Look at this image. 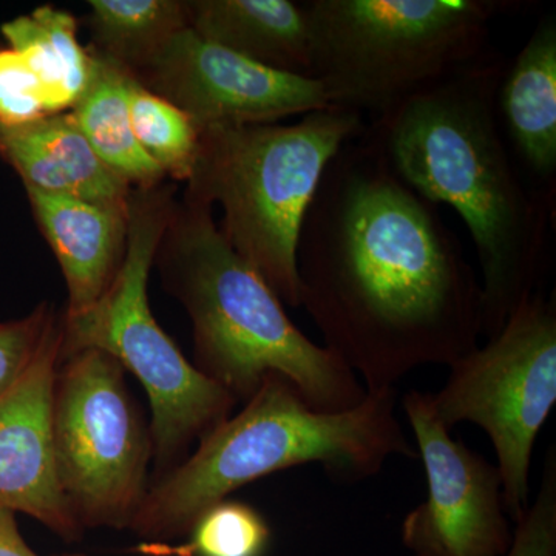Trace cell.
<instances>
[{
	"label": "cell",
	"mask_w": 556,
	"mask_h": 556,
	"mask_svg": "<svg viewBox=\"0 0 556 556\" xmlns=\"http://www.w3.org/2000/svg\"><path fill=\"white\" fill-rule=\"evenodd\" d=\"M298 274L300 306L367 391L479 345L481 281L437 204L402 181L367 127L318 185Z\"/></svg>",
	"instance_id": "1"
},
{
	"label": "cell",
	"mask_w": 556,
	"mask_h": 556,
	"mask_svg": "<svg viewBox=\"0 0 556 556\" xmlns=\"http://www.w3.org/2000/svg\"><path fill=\"white\" fill-rule=\"evenodd\" d=\"M507 62L479 60L367 123L402 181L464 219L481 265L482 336L493 338L540 288L555 199L527 188L497 121Z\"/></svg>",
	"instance_id": "2"
},
{
	"label": "cell",
	"mask_w": 556,
	"mask_h": 556,
	"mask_svg": "<svg viewBox=\"0 0 556 556\" xmlns=\"http://www.w3.org/2000/svg\"><path fill=\"white\" fill-rule=\"evenodd\" d=\"M396 388L367 391L343 412H318L287 379L269 376L179 466L149 486L130 530L148 544L188 536L201 514L241 486L317 464L332 481L356 484L391 457L416 459L396 415Z\"/></svg>",
	"instance_id": "3"
},
{
	"label": "cell",
	"mask_w": 556,
	"mask_h": 556,
	"mask_svg": "<svg viewBox=\"0 0 556 556\" xmlns=\"http://www.w3.org/2000/svg\"><path fill=\"white\" fill-rule=\"evenodd\" d=\"M155 262L192 321L195 367L237 402L269 376L287 379L318 412H343L367 397L334 353L292 324L276 292L219 232L211 207L175 204Z\"/></svg>",
	"instance_id": "4"
},
{
	"label": "cell",
	"mask_w": 556,
	"mask_h": 556,
	"mask_svg": "<svg viewBox=\"0 0 556 556\" xmlns=\"http://www.w3.org/2000/svg\"><path fill=\"white\" fill-rule=\"evenodd\" d=\"M365 127L364 116L329 105L292 124L200 131L185 201L222 207L219 232L283 305L300 306L298 244L311 201L329 163Z\"/></svg>",
	"instance_id": "5"
},
{
	"label": "cell",
	"mask_w": 556,
	"mask_h": 556,
	"mask_svg": "<svg viewBox=\"0 0 556 556\" xmlns=\"http://www.w3.org/2000/svg\"><path fill=\"white\" fill-rule=\"evenodd\" d=\"M511 0H313L311 79L329 105L375 121L479 60Z\"/></svg>",
	"instance_id": "6"
},
{
	"label": "cell",
	"mask_w": 556,
	"mask_h": 556,
	"mask_svg": "<svg viewBox=\"0 0 556 556\" xmlns=\"http://www.w3.org/2000/svg\"><path fill=\"white\" fill-rule=\"evenodd\" d=\"M174 208L169 189L161 185L134 189L126 257L118 276L86 313L62 317V356L87 348L104 351L144 388L152 412L155 479L179 466L189 450L232 416L239 404L190 364L150 309V269Z\"/></svg>",
	"instance_id": "7"
},
{
	"label": "cell",
	"mask_w": 556,
	"mask_h": 556,
	"mask_svg": "<svg viewBox=\"0 0 556 556\" xmlns=\"http://www.w3.org/2000/svg\"><path fill=\"white\" fill-rule=\"evenodd\" d=\"M51 437L61 495L80 529L130 530L152 484V438L115 358L91 348L61 354Z\"/></svg>",
	"instance_id": "8"
},
{
	"label": "cell",
	"mask_w": 556,
	"mask_h": 556,
	"mask_svg": "<svg viewBox=\"0 0 556 556\" xmlns=\"http://www.w3.org/2000/svg\"><path fill=\"white\" fill-rule=\"evenodd\" d=\"M448 368L447 382L431 393L434 415L450 430L475 424L492 441L515 526L530 506L533 450L556 404L554 295H530L485 345Z\"/></svg>",
	"instance_id": "9"
},
{
	"label": "cell",
	"mask_w": 556,
	"mask_h": 556,
	"mask_svg": "<svg viewBox=\"0 0 556 556\" xmlns=\"http://www.w3.org/2000/svg\"><path fill=\"white\" fill-rule=\"evenodd\" d=\"M405 416L426 470L427 496L402 522L409 556H503L514 540L503 481L434 415L431 393L405 394Z\"/></svg>",
	"instance_id": "10"
},
{
	"label": "cell",
	"mask_w": 556,
	"mask_h": 556,
	"mask_svg": "<svg viewBox=\"0 0 556 556\" xmlns=\"http://www.w3.org/2000/svg\"><path fill=\"white\" fill-rule=\"evenodd\" d=\"M134 76L185 112L200 131L276 124L329 108L317 80L265 67L200 38L189 27Z\"/></svg>",
	"instance_id": "11"
},
{
	"label": "cell",
	"mask_w": 556,
	"mask_h": 556,
	"mask_svg": "<svg viewBox=\"0 0 556 556\" xmlns=\"http://www.w3.org/2000/svg\"><path fill=\"white\" fill-rule=\"evenodd\" d=\"M62 342L60 317L30 369L0 399V507L28 515L61 540L76 543L84 530L61 495L51 437V393Z\"/></svg>",
	"instance_id": "12"
},
{
	"label": "cell",
	"mask_w": 556,
	"mask_h": 556,
	"mask_svg": "<svg viewBox=\"0 0 556 556\" xmlns=\"http://www.w3.org/2000/svg\"><path fill=\"white\" fill-rule=\"evenodd\" d=\"M27 190L39 228L64 274V317L86 313L112 287L126 257L129 208Z\"/></svg>",
	"instance_id": "13"
},
{
	"label": "cell",
	"mask_w": 556,
	"mask_h": 556,
	"mask_svg": "<svg viewBox=\"0 0 556 556\" xmlns=\"http://www.w3.org/2000/svg\"><path fill=\"white\" fill-rule=\"evenodd\" d=\"M0 159L25 189L129 208L134 188L102 163L70 112L21 126L0 124Z\"/></svg>",
	"instance_id": "14"
},
{
	"label": "cell",
	"mask_w": 556,
	"mask_h": 556,
	"mask_svg": "<svg viewBox=\"0 0 556 556\" xmlns=\"http://www.w3.org/2000/svg\"><path fill=\"white\" fill-rule=\"evenodd\" d=\"M508 135L540 190L555 199L556 17H543L497 89Z\"/></svg>",
	"instance_id": "15"
},
{
	"label": "cell",
	"mask_w": 556,
	"mask_h": 556,
	"mask_svg": "<svg viewBox=\"0 0 556 556\" xmlns=\"http://www.w3.org/2000/svg\"><path fill=\"white\" fill-rule=\"evenodd\" d=\"M189 28L240 56L311 78L308 24L303 5L289 0H192Z\"/></svg>",
	"instance_id": "16"
},
{
	"label": "cell",
	"mask_w": 556,
	"mask_h": 556,
	"mask_svg": "<svg viewBox=\"0 0 556 556\" xmlns=\"http://www.w3.org/2000/svg\"><path fill=\"white\" fill-rule=\"evenodd\" d=\"M93 54L89 86L70 113L102 163L134 189L160 186L164 172L139 148L130 123L131 73Z\"/></svg>",
	"instance_id": "17"
},
{
	"label": "cell",
	"mask_w": 556,
	"mask_h": 556,
	"mask_svg": "<svg viewBox=\"0 0 556 556\" xmlns=\"http://www.w3.org/2000/svg\"><path fill=\"white\" fill-rule=\"evenodd\" d=\"M2 35L38 76L47 113L72 110L93 70V54L80 46L75 17L54 7H40L3 24Z\"/></svg>",
	"instance_id": "18"
},
{
	"label": "cell",
	"mask_w": 556,
	"mask_h": 556,
	"mask_svg": "<svg viewBox=\"0 0 556 556\" xmlns=\"http://www.w3.org/2000/svg\"><path fill=\"white\" fill-rule=\"evenodd\" d=\"M89 5L94 51L131 75L189 27L186 2L178 0H90Z\"/></svg>",
	"instance_id": "19"
},
{
	"label": "cell",
	"mask_w": 556,
	"mask_h": 556,
	"mask_svg": "<svg viewBox=\"0 0 556 556\" xmlns=\"http://www.w3.org/2000/svg\"><path fill=\"white\" fill-rule=\"evenodd\" d=\"M131 129L164 175L188 181L199 152L200 130L192 119L169 101L159 97L131 75L129 84Z\"/></svg>",
	"instance_id": "20"
},
{
	"label": "cell",
	"mask_w": 556,
	"mask_h": 556,
	"mask_svg": "<svg viewBox=\"0 0 556 556\" xmlns=\"http://www.w3.org/2000/svg\"><path fill=\"white\" fill-rule=\"evenodd\" d=\"M188 536L189 543L179 547H146L175 556H263L269 546L270 529L257 508L228 497L201 514Z\"/></svg>",
	"instance_id": "21"
},
{
	"label": "cell",
	"mask_w": 556,
	"mask_h": 556,
	"mask_svg": "<svg viewBox=\"0 0 556 556\" xmlns=\"http://www.w3.org/2000/svg\"><path fill=\"white\" fill-rule=\"evenodd\" d=\"M58 318L54 306L40 303L28 316L0 324V399L30 369Z\"/></svg>",
	"instance_id": "22"
},
{
	"label": "cell",
	"mask_w": 556,
	"mask_h": 556,
	"mask_svg": "<svg viewBox=\"0 0 556 556\" xmlns=\"http://www.w3.org/2000/svg\"><path fill=\"white\" fill-rule=\"evenodd\" d=\"M503 556H556V450L548 448L543 479L533 503L514 529Z\"/></svg>",
	"instance_id": "23"
},
{
	"label": "cell",
	"mask_w": 556,
	"mask_h": 556,
	"mask_svg": "<svg viewBox=\"0 0 556 556\" xmlns=\"http://www.w3.org/2000/svg\"><path fill=\"white\" fill-rule=\"evenodd\" d=\"M38 76L13 49H0V124L21 126L47 116Z\"/></svg>",
	"instance_id": "24"
},
{
	"label": "cell",
	"mask_w": 556,
	"mask_h": 556,
	"mask_svg": "<svg viewBox=\"0 0 556 556\" xmlns=\"http://www.w3.org/2000/svg\"><path fill=\"white\" fill-rule=\"evenodd\" d=\"M0 556H40L22 536L16 514L0 507Z\"/></svg>",
	"instance_id": "25"
},
{
	"label": "cell",
	"mask_w": 556,
	"mask_h": 556,
	"mask_svg": "<svg viewBox=\"0 0 556 556\" xmlns=\"http://www.w3.org/2000/svg\"><path fill=\"white\" fill-rule=\"evenodd\" d=\"M54 556H94L89 554H83V552H75V554H60Z\"/></svg>",
	"instance_id": "26"
}]
</instances>
